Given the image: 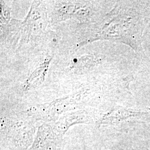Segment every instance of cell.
Segmentation results:
<instances>
[{
    "instance_id": "obj_3",
    "label": "cell",
    "mask_w": 150,
    "mask_h": 150,
    "mask_svg": "<svg viewBox=\"0 0 150 150\" xmlns=\"http://www.w3.org/2000/svg\"><path fill=\"white\" fill-rule=\"evenodd\" d=\"M87 113L85 111H79L64 115L51 124L54 129L64 136L71 126L77 123H87Z\"/></svg>"
},
{
    "instance_id": "obj_1",
    "label": "cell",
    "mask_w": 150,
    "mask_h": 150,
    "mask_svg": "<svg viewBox=\"0 0 150 150\" xmlns=\"http://www.w3.org/2000/svg\"><path fill=\"white\" fill-rule=\"evenodd\" d=\"M35 127L29 121L1 118V138L11 150H27L34 141Z\"/></svg>"
},
{
    "instance_id": "obj_4",
    "label": "cell",
    "mask_w": 150,
    "mask_h": 150,
    "mask_svg": "<svg viewBox=\"0 0 150 150\" xmlns=\"http://www.w3.org/2000/svg\"><path fill=\"white\" fill-rule=\"evenodd\" d=\"M142 113L133 110H127L123 107H118L105 115L98 122V123L100 126L102 124H115L129 117L137 116Z\"/></svg>"
},
{
    "instance_id": "obj_2",
    "label": "cell",
    "mask_w": 150,
    "mask_h": 150,
    "mask_svg": "<svg viewBox=\"0 0 150 150\" xmlns=\"http://www.w3.org/2000/svg\"><path fill=\"white\" fill-rule=\"evenodd\" d=\"M63 136L54 129L51 123L39 127L34 141L28 150H62Z\"/></svg>"
}]
</instances>
